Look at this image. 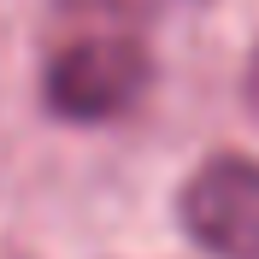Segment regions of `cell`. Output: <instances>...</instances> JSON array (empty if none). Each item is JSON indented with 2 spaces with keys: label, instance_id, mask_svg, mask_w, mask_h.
Here are the masks:
<instances>
[{
  "label": "cell",
  "instance_id": "1",
  "mask_svg": "<svg viewBox=\"0 0 259 259\" xmlns=\"http://www.w3.org/2000/svg\"><path fill=\"white\" fill-rule=\"evenodd\" d=\"M153 89V53L124 30H95L65 41L41 71V106L59 124H112L130 118Z\"/></svg>",
  "mask_w": 259,
  "mask_h": 259
},
{
  "label": "cell",
  "instance_id": "2",
  "mask_svg": "<svg viewBox=\"0 0 259 259\" xmlns=\"http://www.w3.org/2000/svg\"><path fill=\"white\" fill-rule=\"evenodd\" d=\"M177 224L206 259H259V159H200L177 189Z\"/></svg>",
  "mask_w": 259,
  "mask_h": 259
},
{
  "label": "cell",
  "instance_id": "3",
  "mask_svg": "<svg viewBox=\"0 0 259 259\" xmlns=\"http://www.w3.org/2000/svg\"><path fill=\"white\" fill-rule=\"evenodd\" d=\"M59 6L82 12V18H106V24H142V18L177 12V6H200V0H59Z\"/></svg>",
  "mask_w": 259,
  "mask_h": 259
},
{
  "label": "cell",
  "instance_id": "4",
  "mask_svg": "<svg viewBox=\"0 0 259 259\" xmlns=\"http://www.w3.org/2000/svg\"><path fill=\"white\" fill-rule=\"evenodd\" d=\"M242 100H247V112L259 118V48H253V59H247V71H242Z\"/></svg>",
  "mask_w": 259,
  "mask_h": 259
}]
</instances>
